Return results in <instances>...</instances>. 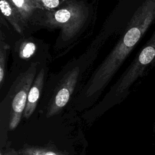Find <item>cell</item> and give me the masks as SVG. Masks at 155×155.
<instances>
[{
    "label": "cell",
    "instance_id": "cell-1",
    "mask_svg": "<svg viewBox=\"0 0 155 155\" xmlns=\"http://www.w3.org/2000/svg\"><path fill=\"white\" fill-rule=\"evenodd\" d=\"M155 21V0H142L118 43L90 81L88 96L104 88Z\"/></svg>",
    "mask_w": 155,
    "mask_h": 155
},
{
    "label": "cell",
    "instance_id": "cell-2",
    "mask_svg": "<svg viewBox=\"0 0 155 155\" xmlns=\"http://www.w3.org/2000/svg\"><path fill=\"white\" fill-rule=\"evenodd\" d=\"M88 16L87 7L81 3L70 2L62 8L47 10L42 21L44 26L59 28L63 41L72 39L81 30Z\"/></svg>",
    "mask_w": 155,
    "mask_h": 155
},
{
    "label": "cell",
    "instance_id": "cell-3",
    "mask_svg": "<svg viewBox=\"0 0 155 155\" xmlns=\"http://www.w3.org/2000/svg\"><path fill=\"white\" fill-rule=\"evenodd\" d=\"M155 66V29L133 62L116 84L114 91L117 96L124 97L130 87L148 68Z\"/></svg>",
    "mask_w": 155,
    "mask_h": 155
},
{
    "label": "cell",
    "instance_id": "cell-4",
    "mask_svg": "<svg viewBox=\"0 0 155 155\" xmlns=\"http://www.w3.org/2000/svg\"><path fill=\"white\" fill-rule=\"evenodd\" d=\"M38 63L33 62L16 79L12 88L8 127L15 129L19 124L25 108L30 89L36 78Z\"/></svg>",
    "mask_w": 155,
    "mask_h": 155
},
{
    "label": "cell",
    "instance_id": "cell-5",
    "mask_svg": "<svg viewBox=\"0 0 155 155\" xmlns=\"http://www.w3.org/2000/svg\"><path fill=\"white\" fill-rule=\"evenodd\" d=\"M79 71V68L75 67L65 74L49 101L46 111L47 118L57 114L68 103L76 85Z\"/></svg>",
    "mask_w": 155,
    "mask_h": 155
},
{
    "label": "cell",
    "instance_id": "cell-6",
    "mask_svg": "<svg viewBox=\"0 0 155 155\" xmlns=\"http://www.w3.org/2000/svg\"><path fill=\"white\" fill-rule=\"evenodd\" d=\"M44 77L45 70L42 68L36 75L28 93L25 108L22 115L25 119H28L36 108L44 86Z\"/></svg>",
    "mask_w": 155,
    "mask_h": 155
},
{
    "label": "cell",
    "instance_id": "cell-7",
    "mask_svg": "<svg viewBox=\"0 0 155 155\" xmlns=\"http://www.w3.org/2000/svg\"><path fill=\"white\" fill-rule=\"evenodd\" d=\"M0 8L2 14L11 24L13 28L18 33L22 35L25 24L16 8L8 0H0Z\"/></svg>",
    "mask_w": 155,
    "mask_h": 155
},
{
    "label": "cell",
    "instance_id": "cell-8",
    "mask_svg": "<svg viewBox=\"0 0 155 155\" xmlns=\"http://www.w3.org/2000/svg\"><path fill=\"white\" fill-rule=\"evenodd\" d=\"M16 8L21 18L26 24L34 16L37 8H39L33 0H8Z\"/></svg>",
    "mask_w": 155,
    "mask_h": 155
},
{
    "label": "cell",
    "instance_id": "cell-9",
    "mask_svg": "<svg viewBox=\"0 0 155 155\" xmlns=\"http://www.w3.org/2000/svg\"><path fill=\"white\" fill-rule=\"evenodd\" d=\"M18 153L19 155H67L53 149L32 146L24 147Z\"/></svg>",
    "mask_w": 155,
    "mask_h": 155
},
{
    "label": "cell",
    "instance_id": "cell-10",
    "mask_svg": "<svg viewBox=\"0 0 155 155\" xmlns=\"http://www.w3.org/2000/svg\"><path fill=\"white\" fill-rule=\"evenodd\" d=\"M10 48V45L1 39L0 44V87H2L5 74V65L7 53Z\"/></svg>",
    "mask_w": 155,
    "mask_h": 155
},
{
    "label": "cell",
    "instance_id": "cell-11",
    "mask_svg": "<svg viewBox=\"0 0 155 155\" xmlns=\"http://www.w3.org/2000/svg\"><path fill=\"white\" fill-rule=\"evenodd\" d=\"M36 46L35 44L30 41H23L19 46V56L23 59H27L35 53Z\"/></svg>",
    "mask_w": 155,
    "mask_h": 155
},
{
    "label": "cell",
    "instance_id": "cell-12",
    "mask_svg": "<svg viewBox=\"0 0 155 155\" xmlns=\"http://www.w3.org/2000/svg\"><path fill=\"white\" fill-rule=\"evenodd\" d=\"M0 155H19L18 151H16L12 149H10L5 151H1Z\"/></svg>",
    "mask_w": 155,
    "mask_h": 155
},
{
    "label": "cell",
    "instance_id": "cell-13",
    "mask_svg": "<svg viewBox=\"0 0 155 155\" xmlns=\"http://www.w3.org/2000/svg\"><path fill=\"white\" fill-rule=\"evenodd\" d=\"M33 1L36 2V4L38 5V6L39 7V5H38V0H33Z\"/></svg>",
    "mask_w": 155,
    "mask_h": 155
},
{
    "label": "cell",
    "instance_id": "cell-14",
    "mask_svg": "<svg viewBox=\"0 0 155 155\" xmlns=\"http://www.w3.org/2000/svg\"><path fill=\"white\" fill-rule=\"evenodd\" d=\"M63 1H67V0H62Z\"/></svg>",
    "mask_w": 155,
    "mask_h": 155
}]
</instances>
